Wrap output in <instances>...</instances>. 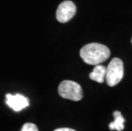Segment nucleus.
<instances>
[{"mask_svg":"<svg viewBox=\"0 0 132 131\" xmlns=\"http://www.w3.org/2000/svg\"><path fill=\"white\" fill-rule=\"evenodd\" d=\"M110 55V49L108 47L98 43H88L80 49V57L89 65H100L108 60Z\"/></svg>","mask_w":132,"mask_h":131,"instance_id":"1","label":"nucleus"},{"mask_svg":"<svg viewBox=\"0 0 132 131\" xmlns=\"http://www.w3.org/2000/svg\"><path fill=\"white\" fill-rule=\"evenodd\" d=\"M58 94L64 99L79 101L83 98L82 87L78 83L71 80L62 81L58 86Z\"/></svg>","mask_w":132,"mask_h":131,"instance_id":"2","label":"nucleus"},{"mask_svg":"<svg viewBox=\"0 0 132 131\" xmlns=\"http://www.w3.org/2000/svg\"><path fill=\"white\" fill-rule=\"evenodd\" d=\"M123 77V63L119 58H113L106 67L105 80L110 87L119 83Z\"/></svg>","mask_w":132,"mask_h":131,"instance_id":"3","label":"nucleus"},{"mask_svg":"<svg viewBox=\"0 0 132 131\" xmlns=\"http://www.w3.org/2000/svg\"><path fill=\"white\" fill-rule=\"evenodd\" d=\"M77 8L73 2L66 0L59 5L56 10V19L61 23L68 22L75 15Z\"/></svg>","mask_w":132,"mask_h":131,"instance_id":"4","label":"nucleus"},{"mask_svg":"<svg viewBox=\"0 0 132 131\" xmlns=\"http://www.w3.org/2000/svg\"><path fill=\"white\" fill-rule=\"evenodd\" d=\"M6 104L9 107L15 111H20L22 109L26 108L29 106V101L27 97H25L22 94H6Z\"/></svg>","mask_w":132,"mask_h":131,"instance_id":"5","label":"nucleus"},{"mask_svg":"<svg viewBox=\"0 0 132 131\" xmlns=\"http://www.w3.org/2000/svg\"><path fill=\"white\" fill-rule=\"evenodd\" d=\"M114 120L109 124V129L111 130H117V131H122L125 129V119L123 118L121 112L119 111H114L113 113Z\"/></svg>","mask_w":132,"mask_h":131,"instance_id":"6","label":"nucleus"},{"mask_svg":"<svg viewBox=\"0 0 132 131\" xmlns=\"http://www.w3.org/2000/svg\"><path fill=\"white\" fill-rule=\"evenodd\" d=\"M89 78L95 82L102 83L105 81L106 77V67L102 65H97L95 66L90 73L89 75Z\"/></svg>","mask_w":132,"mask_h":131,"instance_id":"7","label":"nucleus"},{"mask_svg":"<svg viewBox=\"0 0 132 131\" xmlns=\"http://www.w3.org/2000/svg\"><path fill=\"white\" fill-rule=\"evenodd\" d=\"M21 131H38V127L32 123H27L21 128Z\"/></svg>","mask_w":132,"mask_h":131,"instance_id":"8","label":"nucleus"},{"mask_svg":"<svg viewBox=\"0 0 132 131\" xmlns=\"http://www.w3.org/2000/svg\"><path fill=\"white\" fill-rule=\"evenodd\" d=\"M54 131H76L72 129H69V128H60V129H56Z\"/></svg>","mask_w":132,"mask_h":131,"instance_id":"9","label":"nucleus"},{"mask_svg":"<svg viewBox=\"0 0 132 131\" xmlns=\"http://www.w3.org/2000/svg\"><path fill=\"white\" fill-rule=\"evenodd\" d=\"M131 43H132V38H131Z\"/></svg>","mask_w":132,"mask_h":131,"instance_id":"10","label":"nucleus"}]
</instances>
